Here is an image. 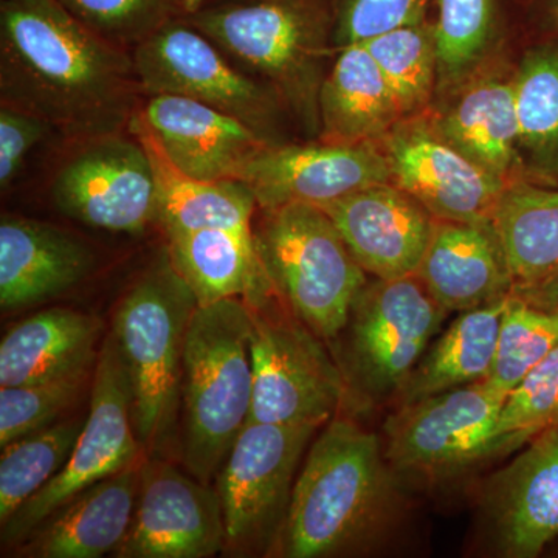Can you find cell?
I'll return each mask as SVG.
<instances>
[{"label": "cell", "mask_w": 558, "mask_h": 558, "mask_svg": "<svg viewBox=\"0 0 558 558\" xmlns=\"http://www.w3.org/2000/svg\"><path fill=\"white\" fill-rule=\"evenodd\" d=\"M143 97L132 51L81 24L60 0H2V105L78 143L130 130Z\"/></svg>", "instance_id": "6da1fadb"}, {"label": "cell", "mask_w": 558, "mask_h": 558, "mask_svg": "<svg viewBox=\"0 0 558 558\" xmlns=\"http://www.w3.org/2000/svg\"><path fill=\"white\" fill-rule=\"evenodd\" d=\"M391 470L373 432L332 418L307 451L274 550L288 558H325L357 548L391 512Z\"/></svg>", "instance_id": "7a4b0ae2"}, {"label": "cell", "mask_w": 558, "mask_h": 558, "mask_svg": "<svg viewBox=\"0 0 558 558\" xmlns=\"http://www.w3.org/2000/svg\"><path fill=\"white\" fill-rule=\"evenodd\" d=\"M185 20L277 92L307 138L319 137V95L337 57L336 0H233Z\"/></svg>", "instance_id": "3957f363"}, {"label": "cell", "mask_w": 558, "mask_h": 558, "mask_svg": "<svg viewBox=\"0 0 558 558\" xmlns=\"http://www.w3.org/2000/svg\"><path fill=\"white\" fill-rule=\"evenodd\" d=\"M252 307L242 299L199 306L186 332L180 385L182 457L209 484L248 424L253 398Z\"/></svg>", "instance_id": "277c9868"}, {"label": "cell", "mask_w": 558, "mask_h": 558, "mask_svg": "<svg viewBox=\"0 0 558 558\" xmlns=\"http://www.w3.org/2000/svg\"><path fill=\"white\" fill-rule=\"evenodd\" d=\"M199 301L172 266L168 250L117 307L112 333L130 371L143 450L165 449L174 435L183 349Z\"/></svg>", "instance_id": "5b68a950"}, {"label": "cell", "mask_w": 558, "mask_h": 558, "mask_svg": "<svg viewBox=\"0 0 558 558\" xmlns=\"http://www.w3.org/2000/svg\"><path fill=\"white\" fill-rule=\"evenodd\" d=\"M255 241L277 295L319 339H337L368 274L332 219L315 205L267 209Z\"/></svg>", "instance_id": "8992f818"}, {"label": "cell", "mask_w": 558, "mask_h": 558, "mask_svg": "<svg viewBox=\"0 0 558 558\" xmlns=\"http://www.w3.org/2000/svg\"><path fill=\"white\" fill-rule=\"evenodd\" d=\"M145 95H174L242 121L270 145L289 143L292 119L277 92L241 69L185 17L165 25L132 50Z\"/></svg>", "instance_id": "52a82bcc"}, {"label": "cell", "mask_w": 558, "mask_h": 558, "mask_svg": "<svg viewBox=\"0 0 558 558\" xmlns=\"http://www.w3.org/2000/svg\"><path fill=\"white\" fill-rule=\"evenodd\" d=\"M134 424V395L126 360L113 333L95 363L89 413L65 468L2 526L3 548H16L70 499L142 462Z\"/></svg>", "instance_id": "ba28073f"}, {"label": "cell", "mask_w": 558, "mask_h": 558, "mask_svg": "<svg viewBox=\"0 0 558 558\" xmlns=\"http://www.w3.org/2000/svg\"><path fill=\"white\" fill-rule=\"evenodd\" d=\"M317 427L248 422L216 476L230 556L277 546L304 450Z\"/></svg>", "instance_id": "9c48e42d"}, {"label": "cell", "mask_w": 558, "mask_h": 558, "mask_svg": "<svg viewBox=\"0 0 558 558\" xmlns=\"http://www.w3.org/2000/svg\"><path fill=\"white\" fill-rule=\"evenodd\" d=\"M252 307V306H250ZM253 398L248 422L323 427L336 416L347 384L322 339L299 318L252 307Z\"/></svg>", "instance_id": "30bf717a"}, {"label": "cell", "mask_w": 558, "mask_h": 558, "mask_svg": "<svg viewBox=\"0 0 558 558\" xmlns=\"http://www.w3.org/2000/svg\"><path fill=\"white\" fill-rule=\"evenodd\" d=\"M508 395L481 380L402 403L384 428L388 464L396 472L439 480L490 458Z\"/></svg>", "instance_id": "8fae6325"}, {"label": "cell", "mask_w": 558, "mask_h": 558, "mask_svg": "<svg viewBox=\"0 0 558 558\" xmlns=\"http://www.w3.org/2000/svg\"><path fill=\"white\" fill-rule=\"evenodd\" d=\"M131 135L121 132L78 142L51 178V201L62 215L110 233H143L159 222L153 160Z\"/></svg>", "instance_id": "7c38bea8"}, {"label": "cell", "mask_w": 558, "mask_h": 558, "mask_svg": "<svg viewBox=\"0 0 558 558\" xmlns=\"http://www.w3.org/2000/svg\"><path fill=\"white\" fill-rule=\"evenodd\" d=\"M447 314L416 275L366 282L349 319L352 363L366 392L399 395Z\"/></svg>", "instance_id": "4fadbf2b"}, {"label": "cell", "mask_w": 558, "mask_h": 558, "mask_svg": "<svg viewBox=\"0 0 558 558\" xmlns=\"http://www.w3.org/2000/svg\"><path fill=\"white\" fill-rule=\"evenodd\" d=\"M380 146L391 182L436 219L494 223L499 199L509 186L440 138L427 116L400 120Z\"/></svg>", "instance_id": "5bb4252c"}, {"label": "cell", "mask_w": 558, "mask_h": 558, "mask_svg": "<svg viewBox=\"0 0 558 558\" xmlns=\"http://www.w3.org/2000/svg\"><path fill=\"white\" fill-rule=\"evenodd\" d=\"M226 546L218 492L170 462L143 461L137 506L116 558H209Z\"/></svg>", "instance_id": "9a60e30c"}, {"label": "cell", "mask_w": 558, "mask_h": 558, "mask_svg": "<svg viewBox=\"0 0 558 558\" xmlns=\"http://www.w3.org/2000/svg\"><path fill=\"white\" fill-rule=\"evenodd\" d=\"M247 183L263 211L292 204L323 205L355 191L391 182L380 143L310 140L263 150L248 165Z\"/></svg>", "instance_id": "2e32d148"}, {"label": "cell", "mask_w": 558, "mask_h": 558, "mask_svg": "<svg viewBox=\"0 0 558 558\" xmlns=\"http://www.w3.org/2000/svg\"><path fill=\"white\" fill-rule=\"evenodd\" d=\"M138 124L175 170L197 180H241L270 143L242 121L174 95H145Z\"/></svg>", "instance_id": "e0dca14e"}, {"label": "cell", "mask_w": 558, "mask_h": 558, "mask_svg": "<svg viewBox=\"0 0 558 558\" xmlns=\"http://www.w3.org/2000/svg\"><path fill=\"white\" fill-rule=\"evenodd\" d=\"M319 208L366 274L380 279L416 275L436 218L407 191L380 183Z\"/></svg>", "instance_id": "ac0fdd59"}, {"label": "cell", "mask_w": 558, "mask_h": 558, "mask_svg": "<svg viewBox=\"0 0 558 558\" xmlns=\"http://www.w3.org/2000/svg\"><path fill=\"white\" fill-rule=\"evenodd\" d=\"M427 119L440 138L508 186L527 182L512 70L487 69L449 97L433 102Z\"/></svg>", "instance_id": "d6986e66"}, {"label": "cell", "mask_w": 558, "mask_h": 558, "mask_svg": "<svg viewBox=\"0 0 558 558\" xmlns=\"http://www.w3.org/2000/svg\"><path fill=\"white\" fill-rule=\"evenodd\" d=\"M494 476L487 508L501 553L535 558L558 537V424Z\"/></svg>", "instance_id": "ffe728a7"}, {"label": "cell", "mask_w": 558, "mask_h": 558, "mask_svg": "<svg viewBox=\"0 0 558 558\" xmlns=\"http://www.w3.org/2000/svg\"><path fill=\"white\" fill-rule=\"evenodd\" d=\"M429 295L449 312L486 306L515 286L494 223L436 219L416 271Z\"/></svg>", "instance_id": "44dd1931"}, {"label": "cell", "mask_w": 558, "mask_h": 558, "mask_svg": "<svg viewBox=\"0 0 558 558\" xmlns=\"http://www.w3.org/2000/svg\"><path fill=\"white\" fill-rule=\"evenodd\" d=\"M89 245L75 234L22 216L0 220V306L17 311L75 288L94 269Z\"/></svg>", "instance_id": "7402d4cb"}, {"label": "cell", "mask_w": 558, "mask_h": 558, "mask_svg": "<svg viewBox=\"0 0 558 558\" xmlns=\"http://www.w3.org/2000/svg\"><path fill=\"white\" fill-rule=\"evenodd\" d=\"M143 461L81 492L43 521L17 557L100 558L112 556L126 537L137 506Z\"/></svg>", "instance_id": "603a6c76"}, {"label": "cell", "mask_w": 558, "mask_h": 558, "mask_svg": "<svg viewBox=\"0 0 558 558\" xmlns=\"http://www.w3.org/2000/svg\"><path fill=\"white\" fill-rule=\"evenodd\" d=\"M101 323L83 312L51 307L22 319L0 343V388L86 373L98 359Z\"/></svg>", "instance_id": "cb8c5ba5"}, {"label": "cell", "mask_w": 558, "mask_h": 558, "mask_svg": "<svg viewBox=\"0 0 558 558\" xmlns=\"http://www.w3.org/2000/svg\"><path fill=\"white\" fill-rule=\"evenodd\" d=\"M172 266L199 306L242 299L264 307L277 295L256 248L255 234L205 229L167 233Z\"/></svg>", "instance_id": "d4e9b609"}, {"label": "cell", "mask_w": 558, "mask_h": 558, "mask_svg": "<svg viewBox=\"0 0 558 558\" xmlns=\"http://www.w3.org/2000/svg\"><path fill=\"white\" fill-rule=\"evenodd\" d=\"M403 120L395 92L362 43L341 47L319 95V137L380 143Z\"/></svg>", "instance_id": "484cf974"}, {"label": "cell", "mask_w": 558, "mask_h": 558, "mask_svg": "<svg viewBox=\"0 0 558 558\" xmlns=\"http://www.w3.org/2000/svg\"><path fill=\"white\" fill-rule=\"evenodd\" d=\"M128 131L143 143L153 160L159 190V223L165 233L220 229L255 234L253 216L258 204L247 183L189 178L165 159L138 124L131 123Z\"/></svg>", "instance_id": "4316f807"}, {"label": "cell", "mask_w": 558, "mask_h": 558, "mask_svg": "<svg viewBox=\"0 0 558 558\" xmlns=\"http://www.w3.org/2000/svg\"><path fill=\"white\" fill-rule=\"evenodd\" d=\"M529 183L558 186V38H532L512 69Z\"/></svg>", "instance_id": "83f0119b"}, {"label": "cell", "mask_w": 558, "mask_h": 558, "mask_svg": "<svg viewBox=\"0 0 558 558\" xmlns=\"http://www.w3.org/2000/svg\"><path fill=\"white\" fill-rule=\"evenodd\" d=\"M509 295L461 312L424 354L399 392L402 403L487 380L497 355L499 328Z\"/></svg>", "instance_id": "f1b7e54d"}, {"label": "cell", "mask_w": 558, "mask_h": 558, "mask_svg": "<svg viewBox=\"0 0 558 558\" xmlns=\"http://www.w3.org/2000/svg\"><path fill=\"white\" fill-rule=\"evenodd\" d=\"M435 5L438 87L433 102L494 68L505 38L502 0H435Z\"/></svg>", "instance_id": "f546056e"}, {"label": "cell", "mask_w": 558, "mask_h": 558, "mask_svg": "<svg viewBox=\"0 0 558 558\" xmlns=\"http://www.w3.org/2000/svg\"><path fill=\"white\" fill-rule=\"evenodd\" d=\"M494 227L515 286L531 284L558 269V186H509L499 199Z\"/></svg>", "instance_id": "4dcf8cb0"}, {"label": "cell", "mask_w": 558, "mask_h": 558, "mask_svg": "<svg viewBox=\"0 0 558 558\" xmlns=\"http://www.w3.org/2000/svg\"><path fill=\"white\" fill-rule=\"evenodd\" d=\"M362 44L395 92L403 119L425 116L438 87V47L433 21L403 25Z\"/></svg>", "instance_id": "1f68e13d"}, {"label": "cell", "mask_w": 558, "mask_h": 558, "mask_svg": "<svg viewBox=\"0 0 558 558\" xmlns=\"http://www.w3.org/2000/svg\"><path fill=\"white\" fill-rule=\"evenodd\" d=\"M86 418H70L3 447L0 457V526L68 464Z\"/></svg>", "instance_id": "d6a6232c"}, {"label": "cell", "mask_w": 558, "mask_h": 558, "mask_svg": "<svg viewBox=\"0 0 558 558\" xmlns=\"http://www.w3.org/2000/svg\"><path fill=\"white\" fill-rule=\"evenodd\" d=\"M556 348L558 314L531 306L510 293L487 380L510 392Z\"/></svg>", "instance_id": "836d02e7"}, {"label": "cell", "mask_w": 558, "mask_h": 558, "mask_svg": "<svg viewBox=\"0 0 558 558\" xmlns=\"http://www.w3.org/2000/svg\"><path fill=\"white\" fill-rule=\"evenodd\" d=\"M558 424V348L506 398L492 436L490 458L512 453Z\"/></svg>", "instance_id": "e575fe53"}, {"label": "cell", "mask_w": 558, "mask_h": 558, "mask_svg": "<svg viewBox=\"0 0 558 558\" xmlns=\"http://www.w3.org/2000/svg\"><path fill=\"white\" fill-rule=\"evenodd\" d=\"M81 24L102 39L134 50L154 33L189 14L190 0H60Z\"/></svg>", "instance_id": "d590c367"}, {"label": "cell", "mask_w": 558, "mask_h": 558, "mask_svg": "<svg viewBox=\"0 0 558 558\" xmlns=\"http://www.w3.org/2000/svg\"><path fill=\"white\" fill-rule=\"evenodd\" d=\"M89 371L62 379L0 388V447L50 427L78 399Z\"/></svg>", "instance_id": "8d00e7d4"}, {"label": "cell", "mask_w": 558, "mask_h": 558, "mask_svg": "<svg viewBox=\"0 0 558 558\" xmlns=\"http://www.w3.org/2000/svg\"><path fill=\"white\" fill-rule=\"evenodd\" d=\"M435 0H336L337 51L380 33L429 20Z\"/></svg>", "instance_id": "74e56055"}, {"label": "cell", "mask_w": 558, "mask_h": 558, "mask_svg": "<svg viewBox=\"0 0 558 558\" xmlns=\"http://www.w3.org/2000/svg\"><path fill=\"white\" fill-rule=\"evenodd\" d=\"M53 130L46 120L13 108L0 106V189L13 185L32 149Z\"/></svg>", "instance_id": "f35d334b"}, {"label": "cell", "mask_w": 558, "mask_h": 558, "mask_svg": "<svg viewBox=\"0 0 558 558\" xmlns=\"http://www.w3.org/2000/svg\"><path fill=\"white\" fill-rule=\"evenodd\" d=\"M512 293L531 306L558 314V269L531 284L515 286Z\"/></svg>", "instance_id": "ab89813d"}, {"label": "cell", "mask_w": 558, "mask_h": 558, "mask_svg": "<svg viewBox=\"0 0 558 558\" xmlns=\"http://www.w3.org/2000/svg\"><path fill=\"white\" fill-rule=\"evenodd\" d=\"M524 13L534 38H558V0H526Z\"/></svg>", "instance_id": "60d3db41"}, {"label": "cell", "mask_w": 558, "mask_h": 558, "mask_svg": "<svg viewBox=\"0 0 558 558\" xmlns=\"http://www.w3.org/2000/svg\"><path fill=\"white\" fill-rule=\"evenodd\" d=\"M233 2V0H190L189 14L202 9V7L215 5V3Z\"/></svg>", "instance_id": "b9f144b4"}]
</instances>
